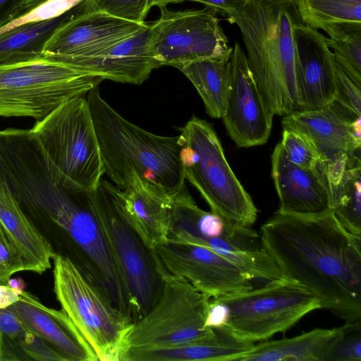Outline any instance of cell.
I'll return each instance as SVG.
<instances>
[{
    "label": "cell",
    "mask_w": 361,
    "mask_h": 361,
    "mask_svg": "<svg viewBox=\"0 0 361 361\" xmlns=\"http://www.w3.org/2000/svg\"><path fill=\"white\" fill-rule=\"evenodd\" d=\"M262 245L283 276L302 284L346 322L361 320V238L333 211L314 216L276 212L260 228Z\"/></svg>",
    "instance_id": "obj_1"
},
{
    "label": "cell",
    "mask_w": 361,
    "mask_h": 361,
    "mask_svg": "<svg viewBox=\"0 0 361 361\" xmlns=\"http://www.w3.org/2000/svg\"><path fill=\"white\" fill-rule=\"evenodd\" d=\"M22 210L55 254L68 258L113 306L131 317L124 283L88 192L51 182L39 188Z\"/></svg>",
    "instance_id": "obj_2"
},
{
    "label": "cell",
    "mask_w": 361,
    "mask_h": 361,
    "mask_svg": "<svg viewBox=\"0 0 361 361\" xmlns=\"http://www.w3.org/2000/svg\"><path fill=\"white\" fill-rule=\"evenodd\" d=\"M240 32L246 57L274 115L298 110L293 28L302 22L294 0H248L226 15Z\"/></svg>",
    "instance_id": "obj_3"
},
{
    "label": "cell",
    "mask_w": 361,
    "mask_h": 361,
    "mask_svg": "<svg viewBox=\"0 0 361 361\" xmlns=\"http://www.w3.org/2000/svg\"><path fill=\"white\" fill-rule=\"evenodd\" d=\"M86 98L104 173L116 186L123 190L133 174L170 194L185 185L180 159L185 143L181 134L173 137L158 135L130 122L102 97L99 86L90 90Z\"/></svg>",
    "instance_id": "obj_4"
},
{
    "label": "cell",
    "mask_w": 361,
    "mask_h": 361,
    "mask_svg": "<svg viewBox=\"0 0 361 361\" xmlns=\"http://www.w3.org/2000/svg\"><path fill=\"white\" fill-rule=\"evenodd\" d=\"M120 192L117 186L102 178L88 196L124 283L134 323L156 302L168 272L156 250L150 248L127 221Z\"/></svg>",
    "instance_id": "obj_5"
},
{
    "label": "cell",
    "mask_w": 361,
    "mask_h": 361,
    "mask_svg": "<svg viewBox=\"0 0 361 361\" xmlns=\"http://www.w3.org/2000/svg\"><path fill=\"white\" fill-rule=\"evenodd\" d=\"M180 159L185 180L200 193L211 212L240 226L251 227L257 209L225 157L212 126L196 116L182 128Z\"/></svg>",
    "instance_id": "obj_6"
},
{
    "label": "cell",
    "mask_w": 361,
    "mask_h": 361,
    "mask_svg": "<svg viewBox=\"0 0 361 361\" xmlns=\"http://www.w3.org/2000/svg\"><path fill=\"white\" fill-rule=\"evenodd\" d=\"M167 241L207 247L240 267L252 279L271 281L282 276L257 231L200 209L185 185L171 194Z\"/></svg>",
    "instance_id": "obj_7"
},
{
    "label": "cell",
    "mask_w": 361,
    "mask_h": 361,
    "mask_svg": "<svg viewBox=\"0 0 361 361\" xmlns=\"http://www.w3.org/2000/svg\"><path fill=\"white\" fill-rule=\"evenodd\" d=\"M103 79L72 66L38 56L0 64V116L39 121L61 104L86 95Z\"/></svg>",
    "instance_id": "obj_8"
},
{
    "label": "cell",
    "mask_w": 361,
    "mask_h": 361,
    "mask_svg": "<svg viewBox=\"0 0 361 361\" xmlns=\"http://www.w3.org/2000/svg\"><path fill=\"white\" fill-rule=\"evenodd\" d=\"M30 130L74 191L96 189L105 169L86 95L63 102Z\"/></svg>",
    "instance_id": "obj_9"
},
{
    "label": "cell",
    "mask_w": 361,
    "mask_h": 361,
    "mask_svg": "<svg viewBox=\"0 0 361 361\" xmlns=\"http://www.w3.org/2000/svg\"><path fill=\"white\" fill-rule=\"evenodd\" d=\"M211 298L222 310L224 325L253 343L288 330L308 313L321 308L310 290L284 276L262 287Z\"/></svg>",
    "instance_id": "obj_10"
},
{
    "label": "cell",
    "mask_w": 361,
    "mask_h": 361,
    "mask_svg": "<svg viewBox=\"0 0 361 361\" xmlns=\"http://www.w3.org/2000/svg\"><path fill=\"white\" fill-rule=\"evenodd\" d=\"M53 260L54 292L99 361H120L133 322L113 306L66 257Z\"/></svg>",
    "instance_id": "obj_11"
},
{
    "label": "cell",
    "mask_w": 361,
    "mask_h": 361,
    "mask_svg": "<svg viewBox=\"0 0 361 361\" xmlns=\"http://www.w3.org/2000/svg\"><path fill=\"white\" fill-rule=\"evenodd\" d=\"M209 299L185 280L168 273L156 302L133 324L124 350L184 345L210 335L213 329L205 325Z\"/></svg>",
    "instance_id": "obj_12"
},
{
    "label": "cell",
    "mask_w": 361,
    "mask_h": 361,
    "mask_svg": "<svg viewBox=\"0 0 361 361\" xmlns=\"http://www.w3.org/2000/svg\"><path fill=\"white\" fill-rule=\"evenodd\" d=\"M159 10V18L149 25L148 39L149 51L159 67L179 69L195 61L232 53L213 8Z\"/></svg>",
    "instance_id": "obj_13"
},
{
    "label": "cell",
    "mask_w": 361,
    "mask_h": 361,
    "mask_svg": "<svg viewBox=\"0 0 361 361\" xmlns=\"http://www.w3.org/2000/svg\"><path fill=\"white\" fill-rule=\"evenodd\" d=\"M283 128L295 130L309 140L319 157L318 170L331 197L351 156L361 147V116L335 100L315 110H295L283 116Z\"/></svg>",
    "instance_id": "obj_14"
},
{
    "label": "cell",
    "mask_w": 361,
    "mask_h": 361,
    "mask_svg": "<svg viewBox=\"0 0 361 361\" xmlns=\"http://www.w3.org/2000/svg\"><path fill=\"white\" fill-rule=\"evenodd\" d=\"M87 7L82 1L55 28L39 56L63 63L92 56L148 27Z\"/></svg>",
    "instance_id": "obj_15"
},
{
    "label": "cell",
    "mask_w": 361,
    "mask_h": 361,
    "mask_svg": "<svg viewBox=\"0 0 361 361\" xmlns=\"http://www.w3.org/2000/svg\"><path fill=\"white\" fill-rule=\"evenodd\" d=\"M156 252L169 274L185 280L209 298L253 287V279L243 269L207 247L167 241Z\"/></svg>",
    "instance_id": "obj_16"
},
{
    "label": "cell",
    "mask_w": 361,
    "mask_h": 361,
    "mask_svg": "<svg viewBox=\"0 0 361 361\" xmlns=\"http://www.w3.org/2000/svg\"><path fill=\"white\" fill-rule=\"evenodd\" d=\"M230 89L221 118L229 137L238 147L266 143L274 114L267 106L249 66L245 52L235 41L229 60Z\"/></svg>",
    "instance_id": "obj_17"
},
{
    "label": "cell",
    "mask_w": 361,
    "mask_h": 361,
    "mask_svg": "<svg viewBox=\"0 0 361 361\" xmlns=\"http://www.w3.org/2000/svg\"><path fill=\"white\" fill-rule=\"evenodd\" d=\"M298 110L320 109L335 94V59L327 37L302 21L293 28Z\"/></svg>",
    "instance_id": "obj_18"
},
{
    "label": "cell",
    "mask_w": 361,
    "mask_h": 361,
    "mask_svg": "<svg viewBox=\"0 0 361 361\" xmlns=\"http://www.w3.org/2000/svg\"><path fill=\"white\" fill-rule=\"evenodd\" d=\"M271 176L279 200L276 212L314 216L333 211L331 192L322 174L292 163L280 142L271 154Z\"/></svg>",
    "instance_id": "obj_19"
},
{
    "label": "cell",
    "mask_w": 361,
    "mask_h": 361,
    "mask_svg": "<svg viewBox=\"0 0 361 361\" xmlns=\"http://www.w3.org/2000/svg\"><path fill=\"white\" fill-rule=\"evenodd\" d=\"M19 296V300L10 307L63 361H98L92 348L62 308L58 310L48 307L24 290Z\"/></svg>",
    "instance_id": "obj_20"
},
{
    "label": "cell",
    "mask_w": 361,
    "mask_h": 361,
    "mask_svg": "<svg viewBox=\"0 0 361 361\" xmlns=\"http://www.w3.org/2000/svg\"><path fill=\"white\" fill-rule=\"evenodd\" d=\"M149 25L136 35L97 54L73 59L66 64L103 80L140 85L153 70L159 68L149 51Z\"/></svg>",
    "instance_id": "obj_21"
},
{
    "label": "cell",
    "mask_w": 361,
    "mask_h": 361,
    "mask_svg": "<svg viewBox=\"0 0 361 361\" xmlns=\"http://www.w3.org/2000/svg\"><path fill=\"white\" fill-rule=\"evenodd\" d=\"M124 215L133 228L152 249L167 241L171 194L133 174L120 192Z\"/></svg>",
    "instance_id": "obj_22"
},
{
    "label": "cell",
    "mask_w": 361,
    "mask_h": 361,
    "mask_svg": "<svg viewBox=\"0 0 361 361\" xmlns=\"http://www.w3.org/2000/svg\"><path fill=\"white\" fill-rule=\"evenodd\" d=\"M195 343L162 348H127L121 361H237L251 350L253 342L245 340L226 326Z\"/></svg>",
    "instance_id": "obj_23"
},
{
    "label": "cell",
    "mask_w": 361,
    "mask_h": 361,
    "mask_svg": "<svg viewBox=\"0 0 361 361\" xmlns=\"http://www.w3.org/2000/svg\"><path fill=\"white\" fill-rule=\"evenodd\" d=\"M0 221L22 255L27 271L42 274L51 267L55 252L1 178Z\"/></svg>",
    "instance_id": "obj_24"
},
{
    "label": "cell",
    "mask_w": 361,
    "mask_h": 361,
    "mask_svg": "<svg viewBox=\"0 0 361 361\" xmlns=\"http://www.w3.org/2000/svg\"><path fill=\"white\" fill-rule=\"evenodd\" d=\"M338 331V327L314 329L293 338L255 344L237 361H322Z\"/></svg>",
    "instance_id": "obj_25"
},
{
    "label": "cell",
    "mask_w": 361,
    "mask_h": 361,
    "mask_svg": "<svg viewBox=\"0 0 361 361\" xmlns=\"http://www.w3.org/2000/svg\"><path fill=\"white\" fill-rule=\"evenodd\" d=\"M231 54L203 59L181 66L180 71L200 95L207 114L221 118L230 89Z\"/></svg>",
    "instance_id": "obj_26"
},
{
    "label": "cell",
    "mask_w": 361,
    "mask_h": 361,
    "mask_svg": "<svg viewBox=\"0 0 361 361\" xmlns=\"http://www.w3.org/2000/svg\"><path fill=\"white\" fill-rule=\"evenodd\" d=\"M71 10L57 18L26 24L1 35L0 64L39 56L44 43Z\"/></svg>",
    "instance_id": "obj_27"
},
{
    "label": "cell",
    "mask_w": 361,
    "mask_h": 361,
    "mask_svg": "<svg viewBox=\"0 0 361 361\" xmlns=\"http://www.w3.org/2000/svg\"><path fill=\"white\" fill-rule=\"evenodd\" d=\"M332 200L333 212L340 224L350 234L361 238L360 150L351 156Z\"/></svg>",
    "instance_id": "obj_28"
},
{
    "label": "cell",
    "mask_w": 361,
    "mask_h": 361,
    "mask_svg": "<svg viewBox=\"0 0 361 361\" xmlns=\"http://www.w3.org/2000/svg\"><path fill=\"white\" fill-rule=\"evenodd\" d=\"M334 59L345 73L361 85V23L339 22L322 27Z\"/></svg>",
    "instance_id": "obj_29"
},
{
    "label": "cell",
    "mask_w": 361,
    "mask_h": 361,
    "mask_svg": "<svg viewBox=\"0 0 361 361\" xmlns=\"http://www.w3.org/2000/svg\"><path fill=\"white\" fill-rule=\"evenodd\" d=\"M0 331L4 341L35 360L63 361L61 355L32 331L11 307L0 310Z\"/></svg>",
    "instance_id": "obj_30"
},
{
    "label": "cell",
    "mask_w": 361,
    "mask_h": 361,
    "mask_svg": "<svg viewBox=\"0 0 361 361\" xmlns=\"http://www.w3.org/2000/svg\"><path fill=\"white\" fill-rule=\"evenodd\" d=\"M294 1L302 21L317 30L334 23H361V0Z\"/></svg>",
    "instance_id": "obj_31"
},
{
    "label": "cell",
    "mask_w": 361,
    "mask_h": 361,
    "mask_svg": "<svg viewBox=\"0 0 361 361\" xmlns=\"http://www.w3.org/2000/svg\"><path fill=\"white\" fill-rule=\"evenodd\" d=\"M322 361H361V320L338 327Z\"/></svg>",
    "instance_id": "obj_32"
},
{
    "label": "cell",
    "mask_w": 361,
    "mask_h": 361,
    "mask_svg": "<svg viewBox=\"0 0 361 361\" xmlns=\"http://www.w3.org/2000/svg\"><path fill=\"white\" fill-rule=\"evenodd\" d=\"M280 143L292 163L307 169H318L319 157L305 135L295 130L283 128Z\"/></svg>",
    "instance_id": "obj_33"
},
{
    "label": "cell",
    "mask_w": 361,
    "mask_h": 361,
    "mask_svg": "<svg viewBox=\"0 0 361 361\" xmlns=\"http://www.w3.org/2000/svg\"><path fill=\"white\" fill-rule=\"evenodd\" d=\"M82 0H47L0 27V36L18 27L57 18L70 11Z\"/></svg>",
    "instance_id": "obj_34"
},
{
    "label": "cell",
    "mask_w": 361,
    "mask_h": 361,
    "mask_svg": "<svg viewBox=\"0 0 361 361\" xmlns=\"http://www.w3.org/2000/svg\"><path fill=\"white\" fill-rule=\"evenodd\" d=\"M88 8L137 23H144L149 13L148 0H82Z\"/></svg>",
    "instance_id": "obj_35"
},
{
    "label": "cell",
    "mask_w": 361,
    "mask_h": 361,
    "mask_svg": "<svg viewBox=\"0 0 361 361\" xmlns=\"http://www.w3.org/2000/svg\"><path fill=\"white\" fill-rule=\"evenodd\" d=\"M21 271H27L25 262L0 221V284Z\"/></svg>",
    "instance_id": "obj_36"
},
{
    "label": "cell",
    "mask_w": 361,
    "mask_h": 361,
    "mask_svg": "<svg viewBox=\"0 0 361 361\" xmlns=\"http://www.w3.org/2000/svg\"><path fill=\"white\" fill-rule=\"evenodd\" d=\"M361 85L353 81L335 61L334 100L361 116Z\"/></svg>",
    "instance_id": "obj_37"
},
{
    "label": "cell",
    "mask_w": 361,
    "mask_h": 361,
    "mask_svg": "<svg viewBox=\"0 0 361 361\" xmlns=\"http://www.w3.org/2000/svg\"><path fill=\"white\" fill-rule=\"evenodd\" d=\"M185 1L201 3L207 7L213 8L217 13L226 16L244 5L248 0H170V4Z\"/></svg>",
    "instance_id": "obj_38"
},
{
    "label": "cell",
    "mask_w": 361,
    "mask_h": 361,
    "mask_svg": "<svg viewBox=\"0 0 361 361\" xmlns=\"http://www.w3.org/2000/svg\"><path fill=\"white\" fill-rule=\"evenodd\" d=\"M24 13L17 0H0V27Z\"/></svg>",
    "instance_id": "obj_39"
},
{
    "label": "cell",
    "mask_w": 361,
    "mask_h": 361,
    "mask_svg": "<svg viewBox=\"0 0 361 361\" xmlns=\"http://www.w3.org/2000/svg\"><path fill=\"white\" fill-rule=\"evenodd\" d=\"M19 298V295L7 284H0V310L11 306Z\"/></svg>",
    "instance_id": "obj_40"
},
{
    "label": "cell",
    "mask_w": 361,
    "mask_h": 361,
    "mask_svg": "<svg viewBox=\"0 0 361 361\" xmlns=\"http://www.w3.org/2000/svg\"><path fill=\"white\" fill-rule=\"evenodd\" d=\"M46 1L47 0H19L23 9L24 13Z\"/></svg>",
    "instance_id": "obj_41"
},
{
    "label": "cell",
    "mask_w": 361,
    "mask_h": 361,
    "mask_svg": "<svg viewBox=\"0 0 361 361\" xmlns=\"http://www.w3.org/2000/svg\"><path fill=\"white\" fill-rule=\"evenodd\" d=\"M7 285L13 288L17 293H19L24 290L25 286L24 281L20 279H9Z\"/></svg>",
    "instance_id": "obj_42"
},
{
    "label": "cell",
    "mask_w": 361,
    "mask_h": 361,
    "mask_svg": "<svg viewBox=\"0 0 361 361\" xmlns=\"http://www.w3.org/2000/svg\"><path fill=\"white\" fill-rule=\"evenodd\" d=\"M169 4H170V0H148V10L150 11L154 6L161 9L166 8Z\"/></svg>",
    "instance_id": "obj_43"
},
{
    "label": "cell",
    "mask_w": 361,
    "mask_h": 361,
    "mask_svg": "<svg viewBox=\"0 0 361 361\" xmlns=\"http://www.w3.org/2000/svg\"><path fill=\"white\" fill-rule=\"evenodd\" d=\"M5 356V341L3 334L0 331V360H4Z\"/></svg>",
    "instance_id": "obj_44"
}]
</instances>
